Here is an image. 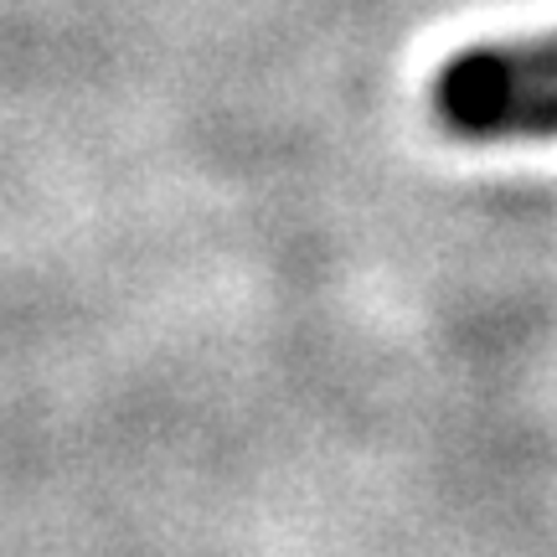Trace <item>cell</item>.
Segmentation results:
<instances>
[{
  "label": "cell",
  "mask_w": 557,
  "mask_h": 557,
  "mask_svg": "<svg viewBox=\"0 0 557 557\" xmlns=\"http://www.w3.org/2000/svg\"><path fill=\"white\" fill-rule=\"evenodd\" d=\"M434 124L465 145H511V139H557V88L511 94V99H475L434 109Z\"/></svg>",
  "instance_id": "2"
},
{
  "label": "cell",
  "mask_w": 557,
  "mask_h": 557,
  "mask_svg": "<svg viewBox=\"0 0 557 557\" xmlns=\"http://www.w3.org/2000/svg\"><path fill=\"white\" fill-rule=\"evenodd\" d=\"M537 88H557V32L517 41H470L449 52L429 83V109L511 99V94H537Z\"/></svg>",
  "instance_id": "1"
}]
</instances>
